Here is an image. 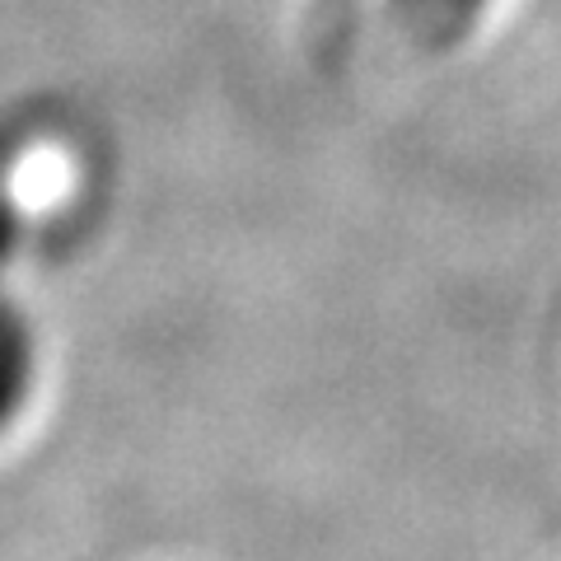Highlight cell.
Wrapping results in <instances>:
<instances>
[{"instance_id": "7a4b0ae2", "label": "cell", "mask_w": 561, "mask_h": 561, "mask_svg": "<svg viewBox=\"0 0 561 561\" xmlns=\"http://www.w3.org/2000/svg\"><path fill=\"white\" fill-rule=\"evenodd\" d=\"M33 370H38V346H33L28 319L0 295V426H10L28 402Z\"/></svg>"}, {"instance_id": "6da1fadb", "label": "cell", "mask_w": 561, "mask_h": 561, "mask_svg": "<svg viewBox=\"0 0 561 561\" xmlns=\"http://www.w3.org/2000/svg\"><path fill=\"white\" fill-rule=\"evenodd\" d=\"M389 10L412 43L445 51V47H459L486 20L491 0H389Z\"/></svg>"}]
</instances>
